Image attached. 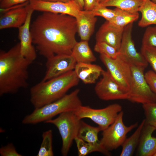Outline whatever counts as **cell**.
<instances>
[{"label": "cell", "mask_w": 156, "mask_h": 156, "mask_svg": "<svg viewBox=\"0 0 156 156\" xmlns=\"http://www.w3.org/2000/svg\"><path fill=\"white\" fill-rule=\"evenodd\" d=\"M143 1V0H103L99 5L106 7H115L130 12L137 13Z\"/></svg>", "instance_id": "obj_22"}, {"label": "cell", "mask_w": 156, "mask_h": 156, "mask_svg": "<svg viewBox=\"0 0 156 156\" xmlns=\"http://www.w3.org/2000/svg\"><path fill=\"white\" fill-rule=\"evenodd\" d=\"M47 59L46 71L42 80L43 81L74 70L77 63L71 54L55 55Z\"/></svg>", "instance_id": "obj_12"}, {"label": "cell", "mask_w": 156, "mask_h": 156, "mask_svg": "<svg viewBox=\"0 0 156 156\" xmlns=\"http://www.w3.org/2000/svg\"><path fill=\"white\" fill-rule=\"evenodd\" d=\"M145 79L152 91L156 95V73L152 70L144 74Z\"/></svg>", "instance_id": "obj_34"}, {"label": "cell", "mask_w": 156, "mask_h": 156, "mask_svg": "<svg viewBox=\"0 0 156 156\" xmlns=\"http://www.w3.org/2000/svg\"><path fill=\"white\" fill-rule=\"evenodd\" d=\"M100 58L114 80L129 92L132 77L130 65L118 56L113 59L100 54Z\"/></svg>", "instance_id": "obj_10"}, {"label": "cell", "mask_w": 156, "mask_h": 156, "mask_svg": "<svg viewBox=\"0 0 156 156\" xmlns=\"http://www.w3.org/2000/svg\"><path fill=\"white\" fill-rule=\"evenodd\" d=\"M102 77L94 88L95 92L104 101L128 100L129 92L117 83L107 71L103 70Z\"/></svg>", "instance_id": "obj_11"}, {"label": "cell", "mask_w": 156, "mask_h": 156, "mask_svg": "<svg viewBox=\"0 0 156 156\" xmlns=\"http://www.w3.org/2000/svg\"><path fill=\"white\" fill-rule=\"evenodd\" d=\"M80 90L77 89L61 98L39 108H35L22 120L24 124H36L45 122L56 116L68 111H75L82 105L79 96Z\"/></svg>", "instance_id": "obj_4"}, {"label": "cell", "mask_w": 156, "mask_h": 156, "mask_svg": "<svg viewBox=\"0 0 156 156\" xmlns=\"http://www.w3.org/2000/svg\"><path fill=\"white\" fill-rule=\"evenodd\" d=\"M142 44V45L156 47V26L147 27L143 36Z\"/></svg>", "instance_id": "obj_31"}, {"label": "cell", "mask_w": 156, "mask_h": 156, "mask_svg": "<svg viewBox=\"0 0 156 156\" xmlns=\"http://www.w3.org/2000/svg\"><path fill=\"white\" fill-rule=\"evenodd\" d=\"M32 62L22 55L18 43L0 52V95L15 93L28 86V68Z\"/></svg>", "instance_id": "obj_2"}, {"label": "cell", "mask_w": 156, "mask_h": 156, "mask_svg": "<svg viewBox=\"0 0 156 156\" xmlns=\"http://www.w3.org/2000/svg\"><path fill=\"white\" fill-rule=\"evenodd\" d=\"M34 11L30 6L25 23L18 28L21 53L24 57L32 62L37 57L30 29L31 16Z\"/></svg>", "instance_id": "obj_15"}, {"label": "cell", "mask_w": 156, "mask_h": 156, "mask_svg": "<svg viewBox=\"0 0 156 156\" xmlns=\"http://www.w3.org/2000/svg\"><path fill=\"white\" fill-rule=\"evenodd\" d=\"M34 0H1L0 7L2 10H5L16 5Z\"/></svg>", "instance_id": "obj_35"}, {"label": "cell", "mask_w": 156, "mask_h": 156, "mask_svg": "<svg viewBox=\"0 0 156 156\" xmlns=\"http://www.w3.org/2000/svg\"><path fill=\"white\" fill-rule=\"evenodd\" d=\"M142 14L138 25L144 27L151 25H156V4L150 0H143L139 10Z\"/></svg>", "instance_id": "obj_21"}, {"label": "cell", "mask_w": 156, "mask_h": 156, "mask_svg": "<svg viewBox=\"0 0 156 156\" xmlns=\"http://www.w3.org/2000/svg\"><path fill=\"white\" fill-rule=\"evenodd\" d=\"M84 10L91 11L97 7L99 3L98 0H83Z\"/></svg>", "instance_id": "obj_36"}, {"label": "cell", "mask_w": 156, "mask_h": 156, "mask_svg": "<svg viewBox=\"0 0 156 156\" xmlns=\"http://www.w3.org/2000/svg\"><path fill=\"white\" fill-rule=\"evenodd\" d=\"M133 23L129 24L124 28L118 56L131 66L146 68L148 63L141 53L135 49L132 38Z\"/></svg>", "instance_id": "obj_9"}, {"label": "cell", "mask_w": 156, "mask_h": 156, "mask_svg": "<svg viewBox=\"0 0 156 156\" xmlns=\"http://www.w3.org/2000/svg\"><path fill=\"white\" fill-rule=\"evenodd\" d=\"M91 11L95 16L102 17L108 21L112 20L116 15L115 9H109L107 7L99 5Z\"/></svg>", "instance_id": "obj_32"}, {"label": "cell", "mask_w": 156, "mask_h": 156, "mask_svg": "<svg viewBox=\"0 0 156 156\" xmlns=\"http://www.w3.org/2000/svg\"><path fill=\"white\" fill-rule=\"evenodd\" d=\"M29 3L34 11L67 14L75 18L81 10L75 2L70 0L66 2L37 0L30 1Z\"/></svg>", "instance_id": "obj_13"}, {"label": "cell", "mask_w": 156, "mask_h": 156, "mask_svg": "<svg viewBox=\"0 0 156 156\" xmlns=\"http://www.w3.org/2000/svg\"><path fill=\"white\" fill-rule=\"evenodd\" d=\"M98 0V1L99 3H100L101 1H102L103 0Z\"/></svg>", "instance_id": "obj_40"}, {"label": "cell", "mask_w": 156, "mask_h": 156, "mask_svg": "<svg viewBox=\"0 0 156 156\" xmlns=\"http://www.w3.org/2000/svg\"><path fill=\"white\" fill-rule=\"evenodd\" d=\"M123 112L121 111L114 122L103 131L100 142L109 152L122 146L126 138L127 134L138 126L137 122L129 126H126L123 121Z\"/></svg>", "instance_id": "obj_8"}, {"label": "cell", "mask_w": 156, "mask_h": 156, "mask_svg": "<svg viewBox=\"0 0 156 156\" xmlns=\"http://www.w3.org/2000/svg\"><path fill=\"white\" fill-rule=\"evenodd\" d=\"M42 141L37 156H53V131L51 129L43 132Z\"/></svg>", "instance_id": "obj_27"}, {"label": "cell", "mask_w": 156, "mask_h": 156, "mask_svg": "<svg viewBox=\"0 0 156 156\" xmlns=\"http://www.w3.org/2000/svg\"><path fill=\"white\" fill-rule=\"evenodd\" d=\"M29 1L5 10L0 17V29L19 28L25 23L30 7Z\"/></svg>", "instance_id": "obj_14"}, {"label": "cell", "mask_w": 156, "mask_h": 156, "mask_svg": "<svg viewBox=\"0 0 156 156\" xmlns=\"http://www.w3.org/2000/svg\"><path fill=\"white\" fill-rule=\"evenodd\" d=\"M145 123L142 120L134 133L129 137L126 138L122 145V148L120 156H131L138 145L142 131Z\"/></svg>", "instance_id": "obj_23"}, {"label": "cell", "mask_w": 156, "mask_h": 156, "mask_svg": "<svg viewBox=\"0 0 156 156\" xmlns=\"http://www.w3.org/2000/svg\"><path fill=\"white\" fill-rule=\"evenodd\" d=\"M132 79L129 91L128 100L142 104L156 102V95L152 91L145 77V68L131 66Z\"/></svg>", "instance_id": "obj_6"}, {"label": "cell", "mask_w": 156, "mask_h": 156, "mask_svg": "<svg viewBox=\"0 0 156 156\" xmlns=\"http://www.w3.org/2000/svg\"><path fill=\"white\" fill-rule=\"evenodd\" d=\"M33 43L47 59L55 55L71 54L77 42L75 18L65 14L43 12L31 24Z\"/></svg>", "instance_id": "obj_1"}, {"label": "cell", "mask_w": 156, "mask_h": 156, "mask_svg": "<svg viewBox=\"0 0 156 156\" xmlns=\"http://www.w3.org/2000/svg\"><path fill=\"white\" fill-rule=\"evenodd\" d=\"M0 155L1 156H22L18 153L12 143L8 144L0 148Z\"/></svg>", "instance_id": "obj_33"}, {"label": "cell", "mask_w": 156, "mask_h": 156, "mask_svg": "<svg viewBox=\"0 0 156 156\" xmlns=\"http://www.w3.org/2000/svg\"><path fill=\"white\" fill-rule=\"evenodd\" d=\"M122 111L121 105L114 103L99 109L82 105L74 112L81 119L83 118L90 119L98 125L101 131H103L114 122L118 114Z\"/></svg>", "instance_id": "obj_7"}, {"label": "cell", "mask_w": 156, "mask_h": 156, "mask_svg": "<svg viewBox=\"0 0 156 156\" xmlns=\"http://www.w3.org/2000/svg\"><path fill=\"white\" fill-rule=\"evenodd\" d=\"M124 28L117 27L106 21L102 25L96 33V42H105L118 51Z\"/></svg>", "instance_id": "obj_16"}, {"label": "cell", "mask_w": 156, "mask_h": 156, "mask_svg": "<svg viewBox=\"0 0 156 156\" xmlns=\"http://www.w3.org/2000/svg\"><path fill=\"white\" fill-rule=\"evenodd\" d=\"M153 156H156V153H155L154 155Z\"/></svg>", "instance_id": "obj_41"}, {"label": "cell", "mask_w": 156, "mask_h": 156, "mask_svg": "<svg viewBox=\"0 0 156 156\" xmlns=\"http://www.w3.org/2000/svg\"><path fill=\"white\" fill-rule=\"evenodd\" d=\"M145 123L156 128V102L142 104Z\"/></svg>", "instance_id": "obj_28"}, {"label": "cell", "mask_w": 156, "mask_h": 156, "mask_svg": "<svg viewBox=\"0 0 156 156\" xmlns=\"http://www.w3.org/2000/svg\"><path fill=\"white\" fill-rule=\"evenodd\" d=\"M152 1L156 4V0H150Z\"/></svg>", "instance_id": "obj_39"}, {"label": "cell", "mask_w": 156, "mask_h": 156, "mask_svg": "<svg viewBox=\"0 0 156 156\" xmlns=\"http://www.w3.org/2000/svg\"><path fill=\"white\" fill-rule=\"evenodd\" d=\"M75 2L80 7L81 10H83L84 7L83 0H70Z\"/></svg>", "instance_id": "obj_37"}, {"label": "cell", "mask_w": 156, "mask_h": 156, "mask_svg": "<svg viewBox=\"0 0 156 156\" xmlns=\"http://www.w3.org/2000/svg\"><path fill=\"white\" fill-rule=\"evenodd\" d=\"M71 55L77 63H91L96 60L88 41L81 40L77 42L72 49Z\"/></svg>", "instance_id": "obj_20"}, {"label": "cell", "mask_w": 156, "mask_h": 156, "mask_svg": "<svg viewBox=\"0 0 156 156\" xmlns=\"http://www.w3.org/2000/svg\"><path fill=\"white\" fill-rule=\"evenodd\" d=\"M79 81L74 70L47 80H42L30 88V102L37 108L54 102L77 85Z\"/></svg>", "instance_id": "obj_3"}, {"label": "cell", "mask_w": 156, "mask_h": 156, "mask_svg": "<svg viewBox=\"0 0 156 156\" xmlns=\"http://www.w3.org/2000/svg\"><path fill=\"white\" fill-rule=\"evenodd\" d=\"M114 9L116 12V15L112 20L109 22L117 27L125 28L139 18L138 13H132L117 8Z\"/></svg>", "instance_id": "obj_25"}, {"label": "cell", "mask_w": 156, "mask_h": 156, "mask_svg": "<svg viewBox=\"0 0 156 156\" xmlns=\"http://www.w3.org/2000/svg\"><path fill=\"white\" fill-rule=\"evenodd\" d=\"M94 51L100 54H104L113 58H116L118 51L112 46L104 42H97L94 46Z\"/></svg>", "instance_id": "obj_30"}, {"label": "cell", "mask_w": 156, "mask_h": 156, "mask_svg": "<svg viewBox=\"0 0 156 156\" xmlns=\"http://www.w3.org/2000/svg\"><path fill=\"white\" fill-rule=\"evenodd\" d=\"M156 130V127L145 123L138 146L137 155L153 156L155 153L156 137L152 134Z\"/></svg>", "instance_id": "obj_18"}, {"label": "cell", "mask_w": 156, "mask_h": 156, "mask_svg": "<svg viewBox=\"0 0 156 156\" xmlns=\"http://www.w3.org/2000/svg\"><path fill=\"white\" fill-rule=\"evenodd\" d=\"M81 122L74 111H68L44 122L54 125L58 129L62 141L61 153L63 156L68 155L73 141L77 136Z\"/></svg>", "instance_id": "obj_5"}, {"label": "cell", "mask_w": 156, "mask_h": 156, "mask_svg": "<svg viewBox=\"0 0 156 156\" xmlns=\"http://www.w3.org/2000/svg\"><path fill=\"white\" fill-rule=\"evenodd\" d=\"M91 11L81 10L75 17L77 32L82 40L88 41L94 29L97 18Z\"/></svg>", "instance_id": "obj_17"}, {"label": "cell", "mask_w": 156, "mask_h": 156, "mask_svg": "<svg viewBox=\"0 0 156 156\" xmlns=\"http://www.w3.org/2000/svg\"><path fill=\"white\" fill-rule=\"evenodd\" d=\"M74 141L76 143L79 156H85L94 152H100L106 155H110L109 152L102 145H96L87 142L77 137Z\"/></svg>", "instance_id": "obj_26"}, {"label": "cell", "mask_w": 156, "mask_h": 156, "mask_svg": "<svg viewBox=\"0 0 156 156\" xmlns=\"http://www.w3.org/2000/svg\"><path fill=\"white\" fill-rule=\"evenodd\" d=\"M101 131L98 126H92L81 121L77 137L86 142L102 145L98 138V133Z\"/></svg>", "instance_id": "obj_24"}, {"label": "cell", "mask_w": 156, "mask_h": 156, "mask_svg": "<svg viewBox=\"0 0 156 156\" xmlns=\"http://www.w3.org/2000/svg\"><path fill=\"white\" fill-rule=\"evenodd\" d=\"M140 52L156 73V47L142 45Z\"/></svg>", "instance_id": "obj_29"}, {"label": "cell", "mask_w": 156, "mask_h": 156, "mask_svg": "<svg viewBox=\"0 0 156 156\" xmlns=\"http://www.w3.org/2000/svg\"><path fill=\"white\" fill-rule=\"evenodd\" d=\"M45 1L55 2V1H62L66 2L69 1L70 0H41Z\"/></svg>", "instance_id": "obj_38"}, {"label": "cell", "mask_w": 156, "mask_h": 156, "mask_svg": "<svg viewBox=\"0 0 156 156\" xmlns=\"http://www.w3.org/2000/svg\"><path fill=\"white\" fill-rule=\"evenodd\" d=\"M78 78L86 84L94 83L103 70L99 66L91 63H77L74 70Z\"/></svg>", "instance_id": "obj_19"}]
</instances>
